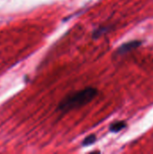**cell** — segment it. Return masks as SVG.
Wrapping results in <instances>:
<instances>
[{"label":"cell","instance_id":"6da1fadb","mask_svg":"<svg viewBox=\"0 0 153 154\" xmlns=\"http://www.w3.org/2000/svg\"><path fill=\"white\" fill-rule=\"evenodd\" d=\"M97 89L92 87L71 93L60 101L58 106V110L60 112H69L72 109L82 107L91 102L97 96Z\"/></svg>","mask_w":153,"mask_h":154},{"label":"cell","instance_id":"7a4b0ae2","mask_svg":"<svg viewBox=\"0 0 153 154\" xmlns=\"http://www.w3.org/2000/svg\"><path fill=\"white\" fill-rule=\"evenodd\" d=\"M142 44V42L141 41H137V40H134V41H131V42H128L126 43H124L122 44L118 50H117V53L118 54H124V53H127L136 48H138L140 45Z\"/></svg>","mask_w":153,"mask_h":154},{"label":"cell","instance_id":"3957f363","mask_svg":"<svg viewBox=\"0 0 153 154\" xmlns=\"http://www.w3.org/2000/svg\"><path fill=\"white\" fill-rule=\"evenodd\" d=\"M125 127H126V123L124 121H118V122H115V123L112 124L109 130L112 133H118V132H120L121 130H123Z\"/></svg>","mask_w":153,"mask_h":154},{"label":"cell","instance_id":"277c9868","mask_svg":"<svg viewBox=\"0 0 153 154\" xmlns=\"http://www.w3.org/2000/svg\"><path fill=\"white\" fill-rule=\"evenodd\" d=\"M96 140V136L95 134H90L88 136H87L83 142H82V146H88V145H91L93 144Z\"/></svg>","mask_w":153,"mask_h":154},{"label":"cell","instance_id":"5b68a950","mask_svg":"<svg viewBox=\"0 0 153 154\" xmlns=\"http://www.w3.org/2000/svg\"><path fill=\"white\" fill-rule=\"evenodd\" d=\"M108 30H110V28L108 26H101V27H99L97 30H96L94 32L93 38H98V37H100L102 34H104L105 32H106Z\"/></svg>","mask_w":153,"mask_h":154}]
</instances>
